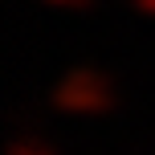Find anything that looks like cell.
Wrapping results in <instances>:
<instances>
[{"label": "cell", "mask_w": 155, "mask_h": 155, "mask_svg": "<svg viewBox=\"0 0 155 155\" xmlns=\"http://www.w3.org/2000/svg\"><path fill=\"white\" fill-rule=\"evenodd\" d=\"M127 4H131L135 12H143V16H151V21H155V0H127Z\"/></svg>", "instance_id": "277c9868"}, {"label": "cell", "mask_w": 155, "mask_h": 155, "mask_svg": "<svg viewBox=\"0 0 155 155\" xmlns=\"http://www.w3.org/2000/svg\"><path fill=\"white\" fill-rule=\"evenodd\" d=\"M49 106L70 118H106L118 110V86L98 65H74L53 82Z\"/></svg>", "instance_id": "6da1fadb"}, {"label": "cell", "mask_w": 155, "mask_h": 155, "mask_svg": "<svg viewBox=\"0 0 155 155\" xmlns=\"http://www.w3.org/2000/svg\"><path fill=\"white\" fill-rule=\"evenodd\" d=\"M4 155H61V151L45 139V131H16L12 139H8Z\"/></svg>", "instance_id": "7a4b0ae2"}, {"label": "cell", "mask_w": 155, "mask_h": 155, "mask_svg": "<svg viewBox=\"0 0 155 155\" xmlns=\"http://www.w3.org/2000/svg\"><path fill=\"white\" fill-rule=\"evenodd\" d=\"M45 8H57V12H90L94 0H41Z\"/></svg>", "instance_id": "3957f363"}]
</instances>
